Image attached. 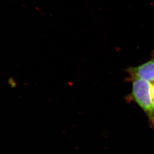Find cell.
<instances>
[{
	"mask_svg": "<svg viewBox=\"0 0 154 154\" xmlns=\"http://www.w3.org/2000/svg\"><path fill=\"white\" fill-rule=\"evenodd\" d=\"M131 96L147 115L152 127L154 128V108L152 102L151 83L140 79H132Z\"/></svg>",
	"mask_w": 154,
	"mask_h": 154,
	"instance_id": "obj_1",
	"label": "cell"
},
{
	"mask_svg": "<svg viewBox=\"0 0 154 154\" xmlns=\"http://www.w3.org/2000/svg\"><path fill=\"white\" fill-rule=\"evenodd\" d=\"M129 73L132 79H140L150 83L154 82V55L151 59L137 67H131Z\"/></svg>",
	"mask_w": 154,
	"mask_h": 154,
	"instance_id": "obj_2",
	"label": "cell"
},
{
	"mask_svg": "<svg viewBox=\"0 0 154 154\" xmlns=\"http://www.w3.org/2000/svg\"><path fill=\"white\" fill-rule=\"evenodd\" d=\"M151 83L152 98V102H153L154 108V82Z\"/></svg>",
	"mask_w": 154,
	"mask_h": 154,
	"instance_id": "obj_3",
	"label": "cell"
}]
</instances>
